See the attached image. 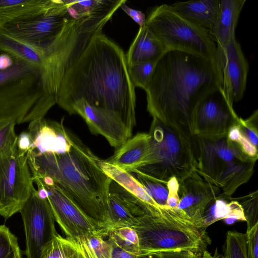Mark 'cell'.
I'll return each instance as SVG.
<instances>
[{
  "label": "cell",
  "mask_w": 258,
  "mask_h": 258,
  "mask_svg": "<svg viewBox=\"0 0 258 258\" xmlns=\"http://www.w3.org/2000/svg\"><path fill=\"white\" fill-rule=\"evenodd\" d=\"M125 54L102 32L93 36L67 68L56 104L77 114L90 132L118 148L136 125V94Z\"/></svg>",
  "instance_id": "obj_1"
},
{
  "label": "cell",
  "mask_w": 258,
  "mask_h": 258,
  "mask_svg": "<svg viewBox=\"0 0 258 258\" xmlns=\"http://www.w3.org/2000/svg\"><path fill=\"white\" fill-rule=\"evenodd\" d=\"M221 87L217 65L187 53L167 51L157 61L145 91L147 109L153 118L194 135L200 104Z\"/></svg>",
  "instance_id": "obj_2"
},
{
  "label": "cell",
  "mask_w": 258,
  "mask_h": 258,
  "mask_svg": "<svg viewBox=\"0 0 258 258\" xmlns=\"http://www.w3.org/2000/svg\"><path fill=\"white\" fill-rule=\"evenodd\" d=\"M97 157L74 134L64 153L28 151L32 176L48 177L107 236V200L112 179Z\"/></svg>",
  "instance_id": "obj_3"
},
{
  "label": "cell",
  "mask_w": 258,
  "mask_h": 258,
  "mask_svg": "<svg viewBox=\"0 0 258 258\" xmlns=\"http://www.w3.org/2000/svg\"><path fill=\"white\" fill-rule=\"evenodd\" d=\"M56 104L44 90L38 68L0 50V123H29Z\"/></svg>",
  "instance_id": "obj_4"
},
{
  "label": "cell",
  "mask_w": 258,
  "mask_h": 258,
  "mask_svg": "<svg viewBox=\"0 0 258 258\" xmlns=\"http://www.w3.org/2000/svg\"><path fill=\"white\" fill-rule=\"evenodd\" d=\"M149 134L148 155L137 171L167 183L172 178L181 182L197 167L195 136L153 118Z\"/></svg>",
  "instance_id": "obj_5"
},
{
  "label": "cell",
  "mask_w": 258,
  "mask_h": 258,
  "mask_svg": "<svg viewBox=\"0 0 258 258\" xmlns=\"http://www.w3.org/2000/svg\"><path fill=\"white\" fill-rule=\"evenodd\" d=\"M133 228L137 233L140 254L186 251L202 255L211 243L206 229L199 228L177 208L163 214L141 217Z\"/></svg>",
  "instance_id": "obj_6"
},
{
  "label": "cell",
  "mask_w": 258,
  "mask_h": 258,
  "mask_svg": "<svg viewBox=\"0 0 258 258\" xmlns=\"http://www.w3.org/2000/svg\"><path fill=\"white\" fill-rule=\"evenodd\" d=\"M197 150L196 172L217 186L221 193L231 197L253 173L257 159L245 154L239 145L227 135L207 139L195 136Z\"/></svg>",
  "instance_id": "obj_7"
},
{
  "label": "cell",
  "mask_w": 258,
  "mask_h": 258,
  "mask_svg": "<svg viewBox=\"0 0 258 258\" xmlns=\"http://www.w3.org/2000/svg\"><path fill=\"white\" fill-rule=\"evenodd\" d=\"M145 25L166 52L187 53L218 66V48L210 31L184 18L170 5L162 4L152 8Z\"/></svg>",
  "instance_id": "obj_8"
},
{
  "label": "cell",
  "mask_w": 258,
  "mask_h": 258,
  "mask_svg": "<svg viewBox=\"0 0 258 258\" xmlns=\"http://www.w3.org/2000/svg\"><path fill=\"white\" fill-rule=\"evenodd\" d=\"M28 151L17 143L0 154V215L5 219L20 211L35 188Z\"/></svg>",
  "instance_id": "obj_9"
},
{
  "label": "cell",
  "mask_w": 258,
  "mask_h": 258,
  "mask_svg": "<svg viewBox=\"0 0 258 258\" xmlns=\"http://www.w3.org/2000/svg\"><path fill=\"white\" fill-rule=\"evenodd\" d=\"M32 177L37 186L38 195L47 199L55 220L67 238L75 240L94 232H99L94 223L50 178Z\"/></svg>",
  "instance_id": "obj_10"
},
{
  "label": "cell",
  "mask_w": 258,
  "mask_h": 258,
  "mask_svg": "<svg viewBox=\"0 0 258 258\" xmlns=\"http://www.w3.org/2000/svg\"><path fill=\"white\" fill-rule=\"evenodd\" d=\"M19 212L25 228V254L27 258H41L44 249L58 234L50 205L34 188Z\"/></svg>",
  "instance_id": "obj_11"
},
{
  "label": "cell",
  "mask_w": 258,
  "mask_h": 258,
  "mask_svg": "<svg viewBox=\"0 0 258 258\" xmlns=\"http://www.w3.org/2000/svg\"><path fill=\"white\" fill-rule=\"evenodd\" d=\"M221 88L200 104L194 123L195 136L207 139L219 138L226 136L230 127L238 122L240 117L224 98Z\"/></svg>",
  "instance_id": "obj_12"
},
{
  "label": "cell",
  "mask_w": 258,
  "mask_h": 258,
  "mask_svg": "<svg viewBox=\"0 0 258 258\" xmlns=\"http://www.w3.org/2000/svg\"><path fill=\"white\" fill-rule=\"evenodd\" d=\"M218 63L221 75V91L232 106L242 99L246 90L249 64L239 43L234 38L218 50Z\"/></svg>",
  "instance_id": "obj_13"
},
{
  "label": "cell",
  "mask_w": 258,
  "mask_h": 258,
  "mask_svg": "<svg viewBox=\"0 0 258 258\" xmlns=\"http://www.w3.org/2000/svg\"><path fill=\"white\" fill-rule=\"evenodd\" d=\"M221 192L219 188L194 171L179 183V202L177 208L198 228L206 229L203 223L205 210Z\"/></svg>",
  "instance_id": "obj_14"
},
{
  "label": "cell",
  "mask_w": 258,
  "mask_h": 258,
  "mask_svg": "<svg viewBox=\"0 0 258 258\" xmlns=\"http://www.w3.org/2000/svg\"><path fill=\"white\" fill-rule=\"evenodd\" d=\"M147 214L143 204L131 192L112 180L107 200V236L114 229L133 228Z\"/></svg>",
  "instance_id": "obj_15"
},
{
  "label": "cell",
  "mask_w": 258,
  "mask_h": 258,
  "mask_svg": "<svg viewBox=\"0 0 258 258\" xmlns=\"http://www.w3.org/2000/svg\"><path fill=\"white\" fill-rule=\"evenodd\" d=\"M28 129L31 143L29 150L39 154H60L71 148L73 133L64 127L63 119L59 122L44 117L39 118L30 122Z\"/></svg>",
  "instance_id": "obj_16"
},
{
  "label": "cell",
  "mask_w": 258,
  "mask_h": 258,
  "mask_svg": "<svg viewBox=\"0 0 258 258\" xmlns=\"http://www.w3.org/2000/svg\"><path fill=\"white\" fill-rule=\"evenodd\" d=\"M245 2V0H219L216 21L210 31L218 50L235 38L236 27Z\"/></svg>",
  "instance_id": "obj_17"
},
{
  "label": "cell",
  "mask_w": 258,
  "mask_h": 258,
  "mask_svg": "<svg viewBox=\"0 0 258 258\" xmlns=\"http://www.w3.org/2000/svg\"><path fill=\"white\" fill-rule=\"evenodd\" d=\"M150 137L140 133L126 140L113 155L105 160L107 163L131 173L139 168L148 155Z\"/></svg>",
  "instance_id": "obj_18"
},
{
  "label": "cell",
  "mask_w": 258,
  "mask_h": 258,
  "mask_svg": "<svg viewBox=\"0 0 258 258\" xmlns=\"http://www.w3.org/2000/svg\"><path fill=\"white\" fill-rule=\"evenodd\" d=\"M165 52L157 38L145 25L139 28L125 54L127 66L144 62H157Z\"/></svg>",
  "instance_id": "obj_19"
},
{
  "label": "cell",
  "mask_w": 258,
  "mask_h": 258,
  "mask_svg": "<svg viewBox=\"0 0 258 258\" xmlns=\"http://www.w3.org/2000/svg\"><path fill=\"white\" fill-rule=\"evenodd\" d=\"M100 165L104 172L113 180L136 197L145 207L148 215L158 217L163 214L165 207L158 205L143 185L128 172L102 160Z\"/></svg>",
  "instance_id": "obj_20"
},
{
  "label": "cell",
  "mask_w": 258,
  "mask_h": 258,
  "mask_svg": "<svg viewBox=\"0 0 258 258\" xmlns=\"http://www.w3.org/2000/svg\"><path fill=\"white\" fill-rule=\"evenodd\" d=\"M170 6L188 21L210 31L216 21L219 0L177 2Z\"/></svg>",
  "instance_id": "obj_21"
},
{
  "label": "cell",
  "mask_w": 258,
  "mask_h": 258,
  "mask_svg": "<svg viewBox=\"0 0 258 258\" xmlns=\"http://www.w3.org/2000/svg\"><path fill=\"white\" fill-rule=\"evenodd\" d=\"M221 219L228 224L237 220L245 221L243 210L234 198L220 193L206 208L203 223L205 228Z\"/></svg>",
  "instance_id": "obj_22"
},
{
  "label": "cell",
  "mask_w": 258,
  "mask_h": 258,
  "mask_svg": "<svg viewBox=\"0 0 258 258\" xmlns=\"http://www.w3.org/2000/svg\"><path fill=\"white\" fill-rule=\"evenodd\" d=\"M49 2V0H0V27L40 13Z\"/></svg>",
  "instance_id": "obj_23"
},
{
  "label": "cell",
  "mask_w": 258,
  "mask_h": 258,
  "mask_svg": "<svg viewBox=\"0 0 258 258\" xmlns=\"http://www.w3.org/2000/svg\"><path fill=\"white\" fill-rule=\"evenodd\" d=\"M0 50L38 68L41 71L43 59L34 48L17 39L5 29L0 27Z\"/></svg>",
  "instance_id": "obj_24"
},
{
  "label": "cell",
  "mask_w": 258,
  "mask_h": 258,
  "mask_svg": "<svg viewBox=\"0 0 258 258\" xmlns=\"http://www.w3.org/2000/svg\"><path fill=\"white\" fill-rule=\"evenodd\" d=\"M41 258H81L74 242L57 234L43 252Z\"/></svg>",
  "instance_id": "obj_25"
},
{
  "label": "cell",
  "mask_w": 258,
  "mask_h": 258,
  "mask_svg": "<svg viewBox=\"0 0 258 258\" xmlns=\"http://www.w3.org/2000/svg\"><path fill=\"white\" fill-rule=\"evenodd\" d=\"M131 173L158 205L163 207L166 206L169 194L167 183L154 179L137 171H134Z\"/></svg>",
  "instance_id": "obj_26"
},
{
  "label": "cell",
  "mask_w": 258,
  "mask_h": 258,
  "mask_svg": "<svg viewBox=\"0 0 258 258\" xmlns=\"http://www.w3.org/2000/svg\"><path fill=\"white\" fill-rule=\"evenodd\" d=\"M107 236L122 249L140 254L139 237L133 228L128 227L117 228L112 230Z\"/></svg>",
  "instance_id": "obj_27"
},
{
  "label": "cell",
  "mask_w": 258,
  "mask_h": 258,
  "mask_svg": "<svg viewBox=\"0 0 258 258\" xmlns=\"http://www.w3.org/2000/svg\"><path fill=\"white\" fill-rule=\"evenodd\" d=\"M222 258H247L245 234L236 231L227 232Z\"/></svg>",
  "instance_id": "obj_28"
},
{
  "label": "cell",
  "mask_w": 258,
  "mask_h": 258,
  "mask_svg": "<svg viewBox=\"0 0 258 258\" xmlns=\"http://www.w3.org/2000/svg\"><path fill=\"white\" fill-rule=\"evenodd\" d=\"M157 62H144L127 67L131 80L135 87L145 91L148 88Z\"/></svg>",
  "instance_id": "obj_29"
},
{
  "label": "cell",
  "mask_w": 258,
  "mask_h": 258,
  "mask_svg": "<svg viewBox=\"0 0 258 258\" xmlns=\"http://www.w3.org/2000/svg\"><path fill=\"white\" fill-rule=\"evenodd\" d=\"M0 258H21L17 237L5 225H0Z\"/></svg>",
  "instance_id": "obj_30"
},
{
  "label": "cell",
  "mask_w": 258,
  "mask_h": 258,
  "mask_svg": "<svg viewBox=\"0 0 258 258\" xmlns=\"http://www.w3.org/2000/svg\"><path fill=\"white\" fill-rule=\"evenodd\" d=\"M243 210L247 229L258 223V192L256 190L247 195L236 198Z\"/></svg>",
  "instance_id": "obj_31"
},
{
  "label": "cell",
  "mask_w": 258,
  "mask_h": 258,
  "mask_svg": "<svg viewBox=\"0 0 258 258\" xmlns=\"http://www.w3.org/2000/svg\"><path fill=\"white\" fill-rule=\"evenodd\" d=\"M103 237L102 233L96 231L84 237L97 258H111V247Z\"/></svg>",
  "instance_id": "obj_32"
},
{
  "label": "cell",
  "mask_w": 258,
  "mask_h": 258,
  "mask_svg": "<svg viewBox=\"0 0 258 258\" xmlns=\"http://www.w3.org/2000/svg\"><path fill=\"white\" fill-rule=\"evenodd\" d=\"M258 111L255 110L251 115L246 119L239 118L238 125L242 134L255 147L257 148Z\"/></svg>",
  "instance_id": "obj_33"
},
{
  "label": "cell",
  "mask_w": 258,
  "mask_h": 258,
  "mask_svg": "<svg viewBox=\"0 0 258 258\" xmlns=\"http://www.w3.org/2000/svg\"><path fill=\"white\" fill-rule=\"evenodd\" d=\"M15 122L8 121L0 123V154L13 148L17 143L18 136Z\"/></svg>",
  "instance_id": "obj_34"
},
{
  "label": "cell",
  "mask_w": 258,
  "mask_h": 258,
  "mask_svg": "<svg viewBox=\"0 0 258 258\" xmlns=\"http://www.w3.org/2000/svg\"><path fill=\"white\" fill-rule=\"evenodd\" d=\"M246 257L258 258V223L247 229Z\"/></svg>",
  "instance_id": "obj_35"
},
{
  "label": "cell",
  "mask_w": 258,
  "mask_h": 258,
  "mask_svg": "<svg viewBox=\"0 0 258 258\" xmlns=\"http://www.w3.org/2000/svg\"><path fill=\"white\" fill-rule=\"evenodd\" d=\"M167 185L169 194L166 206L171 209L176 208L179 202L178 195L179 183L176 178L173 177L167 182Z\"/></svg>",
  "instance_id": "obj_36"
},
{
  "label": "cell",
  "mask_w": 258,
  "mask_h": 258,
  "mask_svg": "<svg viewBox=\"0 0 258 258\" xmlns=\"http://www.w3.org/2000/svg\"><path fill=\"white\" fill-rule=\"evenodd\" d=\"M237 143L243 152L248 156L257 159V148L253 145L242 134L239 135L237 140L235 142Z\"/></svg>",
  "instance_id": "obj_37"
},
{
  "label": "cell",
  "mask_w": 258,
  "mask_h": 258,
  "mask_svg": "<svg viewBox=\"0 0 258 258\" xmlns=\"http://www.w3.org/2000/svg\"><path fill=\"white\" fill-rule=\"evenodd\" d=\"M106 241L111 247V258H139L140 254L122 249L117 245L111 237H108Z\"/></svg>",
  "instance_id": "obj_38"
},
{
  "label": "cell",
  "mask_w": 258,
  "mask_h": 258,
  "mask_svg": "<svg viewBox=\"0 0 258 258\" xmlns=\"http://www.w3.org/2000/svg\"><path fill=\"white\" fill-rule=\"evenodd\" d=\"M72 241L75 243L81 258H97L84 237Z\"/></svg>",
  "instance_id": "obj_39"
},
{
  "label": "cell",
  "mask_w": 258,
  "mask_h": 258,
  "mask_svg": "<svg viewBox=\"0 0 258 258\" xmlns=\"http://www.w3.org/2000/svg\"><path fill=\"white\" fill-rule=\"evenodd\" d=\"M125 3L121 4L120 8L137 23L140 27L145 26L146 19L145 14L140 11L130 8L125 4Z\"/></svg>",
  "instance_id": "obj_40"
},
{
  "label": "cell",
  "mask_w": 258,
  "mask_h": 258,
  "mask_svg": "<svg viewBox=\"0 0 258 258\" xmlns=\"http://www.w3.org/2000/svg\"><path fill=\"white\" fill-rule=\"evenodd\" d=\"M166 258H201L202 255L186 251L163 252Z\"/></svg>",
  "instance_id": "obj_41"
},
{
  "label": "cell",
  "mask_w": 258,
  "mask_h": 258,
  "mask_svg": "<svg viewBox=\"0 0 258 258\" xmlns=\"http://www.w3.org/2000/svg\"><path fill=\"white\" fill-rule=\"evenodd\" d=\"M139 258H166L163 252H151L140 254Z\"/></svg>",
  "instance_id": "obj_42"
},
{
  "label": "cell",
  "mask_w": 258,
  "mask_h": 258,
  "mask_svg": "<svg viewBox=\"0 0 258 258\" xmlns=\"http://www.w3.org/2000/svg\"><path fill=\"white\" fill-rule=\"evenodd\" d=\"M201 258H222V256L218 253L216 249L214 255L211 254L207 250L205 251L203 253Z\"/></svg>",
  "instance_id": "obj_43"
}]
</instances>
